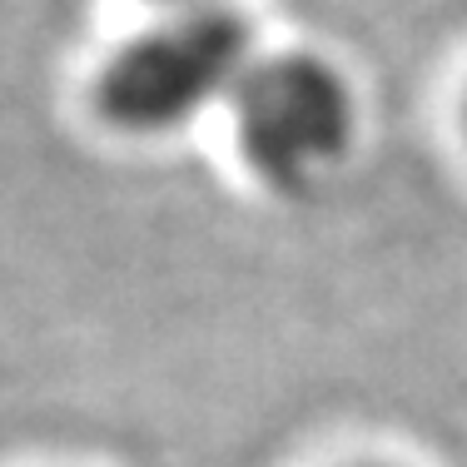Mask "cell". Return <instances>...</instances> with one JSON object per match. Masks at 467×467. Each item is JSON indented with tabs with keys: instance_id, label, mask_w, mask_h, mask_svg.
Instances as JSON below:
<instances>
[{
	"instance_id": "2",
	"label": "cell",
	"mask_w": 467,
	"mask_h": 467,
	"mask_svg": "<svg viewBox=\"0 0 467 467\" xmlns=\"http://www.w3.org/2000/svg\"><path fill=\"white\" fill-rule=\"evenodd\" d=\"M229 105L249 164L279 189H308L328 174L353 135L348 85L314 55L254 60Z\"/></svg>"
},
{
	"instance_id": "4",
	"label": "cell",
	"mask_w": 467,
	"mask_h": 467,
	"mask_svg": "<svg viewBox=\"0 0 467 467\" xmlns=\"http://www.w3.org/2000/svg\"><path fill=\"white\" fill-rule=\"evenodd\" d=\"M363 467H378V462H363Z\"/></svg>"
},
{
	"instance_id": "1",
	"label": "cell",
	"mask_w": 467,
	"mask_h": 467,
	"mask_svg": "<svg viewBox=\"0 0 467 467\" xmlns=\"http://www.w3.org/2000/svg\"><path fill=\"white\" fill-rule=\"evenodd\" d=\"M254 60V30L234 5H170L99 70V115L130 135L180 130L209 105L234 99Z\"/></svg>"
},
{
	"instance_id": "3",
	"label": "cell",
	"mask_w": 467,
	"mask_h": 467,
	"mask_svg": "<svg viewBox=\"0 0 467 467\" xmlns=\"http://www.w3.org/2000/svg\"><path fill=\"white\" fill-rule=\"evenodd\" d=\"M164 5H204V0H164Z\"/></svg>"
}]
</instances>
